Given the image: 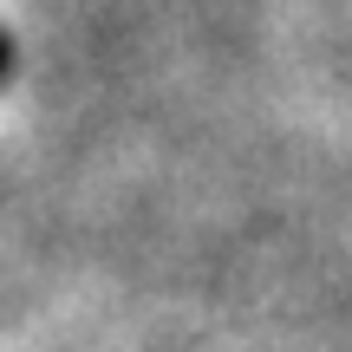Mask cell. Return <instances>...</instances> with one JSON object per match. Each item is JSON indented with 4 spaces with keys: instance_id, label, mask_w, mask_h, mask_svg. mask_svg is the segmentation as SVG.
I'll use <instances>...</instances> for the list:
<instances>
[{
    "instance_id": "obj_1",
    "label": "cell",
    "mask_w": 352,
    "mask_h": 352,
    "mask_svg": "<svg viewBox=\"0 0 352 352\" xmlns=\"http://www.w3.org/2000/svg\"><path fill=\"white\" fill-rule=\"evenodd\" d=\"M13 72V39H7V26H0V78Z\"/></svg>"
}]
</instances>
